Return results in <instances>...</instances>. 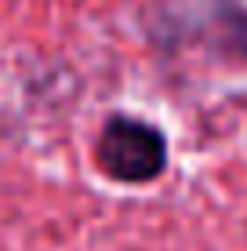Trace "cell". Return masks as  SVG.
Here are the masks:
<instances>
[{"label":"cell","mask_w":247,"mask_h":251,"mask_svg":"<svg viewBox=\"0 0 247 251\" xmlns=\"http://www.w3.org/2000/svg\"><path fill=\"white\" fill-rule=\"evenodd\" d=\"M95 160L116 182H131V186L153 182L167 168V142L146 120L113 117L98 135Z\"/></svg>","instance_id":"1"}]
</instances>
